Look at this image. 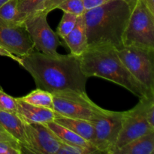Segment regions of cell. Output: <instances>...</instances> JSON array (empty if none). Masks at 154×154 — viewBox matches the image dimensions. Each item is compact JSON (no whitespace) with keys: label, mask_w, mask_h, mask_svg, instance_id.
<instances>
[{"label":"cell","mask_w":154,"mask_h":154,"mask_svg":"<svg viewBox=\"0 0 154 154\" xmlns=\"http://www.w3.org/2000/svg\"><path fill=\"white\" fill-rule=\"evenodd\" d=\"M19 65L31 75L37 88L51 94L63 92L86 93L88 78L83 73L81 58L78 56L48 55L33 51L21 57Z\"/></svg>","instance_id":"obj_1"},{"label":"cell","mask_w":154,"mask_h":154,"mask_svg":"<svg viewBox=\"0 0 154 154\" xmlns=\"http://www.w3.org/2000/svg\"><path fill=\"white\" fill-rule=\"evenodd\" d=\"M132 6L126 0H110L91 10L85 11L84 22L88 48L111 45L120 49Z\"/></svg>","instance_id":"obj_2"},{"label":"cell","mask_w":154,"mask_h":154,"mask_svg":"<svg viewBox=\"0 0 154 154\" xmlns=\"http://www.w3.org/2000/svg\"><path fill=\"white\" fill-rule=\"evenodd\" d=\"M82 72L87 78L98 77L124 87L139 99L154 97V93L137 81L124 66L111 45L87 48L80 57Z\"/></svg>","instance_id":"obj_3"},{"label":"cell","mask_w":154,"mask_h":154,"mask_svg":"<svg viewBox=\"0 0 154 154\" xmlns=\"http://www.w3.org/2000/svg\"><path fill=\"white\" fill-rule=\"evenodd\" d=\"M123 46L154 48V13L144 0H136L123 38Z\"/></svg>","instance_id":"obj_4"},{"label":"cell","mask_w":154,"mask_h":154,"mask_svg":"<svg viewBox=\"0 0 154 154\" xmlns=\"http://www.w3.org/2000/svg\"><path fill=\"white\" fill-rule=\"evenodd\" d=\"M117 53L132 76L154 93V48L123 46Z\"/></svg>","instance_id":"obj_5"},{"label":"cell","mask_w":154,"mask_h":154,"mask_svg":"<svg viewBox=\"0 0 154 154\" xmlns=\"http://www.w3.org/2000/svg\"><path fill=\"white\" fill-rule=\"evenodd\" d=\"M52 95L54 112L64 117L93 123L104 110L94 103L87 93L63 92Z\"/></svg>","instance_id":"obj_6"},{"label":"cell","mask_w":154,"mask_h":154,"mask_svg":"<svg viewBox=\"0 0 154 154\" xmlns=\"http://www.w3.org/2000/svg\"><path fill=\"white\" fill-rule=\"evenodd\" d=\"M48 12L40 11L29 16L23 24L25 26L34 48L37 51L48 54H57V48L61 43L58 35L50 27L47 20Z\"/></svg>","instance_id":"obj_7"},{"label":"cell","mask_w":154,"mask_h":154,"mask_svg":"<svg viewBox=\"0 0 154 154\" xmlns=\"http://www.w3.org/2000/svg\"><path fill=\"white\" fill-rule=\"evenodd\" d=\"M123 111L104 109L93 123L94 146L101 153L113 154L122 127Z\"/></svg>","instance_id":"obj_8"},{"label":"cell","mask_w":154,"mask_h":154,"mask_svg":"<svg viewBox=\"0 0 154 154\" xmlns=\"http://www.w3.org/2000/svg\"><path fill=\"white\" fill-rule=\"evenodd\" d=\"M0 46L21 57L34 51V45L23 24L0 18Z\"/></svg>","instance_id":"obj_9"},{"label":"cell","mask_w":154,"mask_h":154,"mask_svg":"<svg viewBox=\"0 0 154 154\" xmlns=\"http://www.w3.org/2000/svg\"><path fill=\"white\" fill-rule=\"evenodd\" d=\"M153 131L154 129L150 126L146 120L142 102L140 100L133 108L123 111L121 130L114 150L120 148L138 137Z\"/></svg>","instance_id":"obj_10"},{"label":"cell","mask_w":154,"mask_h":154,"mask_svg":"<svg viewBox=\"0 0 154 154\" xmlns=\"http://www.w3.org/2000/svg\"><path fill=\"white\" fill-rule=\"evenodd\" d=\"M28 141V153L56 154L62 141L44 123L23 121Z\"/></svg>","instance_id":"obj_11"},{"label":"cell","mask_w":154,"mask_h":154,"mask_svg":"<svg viewBox=\"0 0 154 154\" xmlns=\"http://www.w3.org/2000/svg\"><path fill=\"white\" fill-rule=\"evenodd\" d=\"M0 124L22 147V153H28V141L23 120L17 113L0 110Z\"/></svg>","instance_id":"obj_12"},{"label":"cell","mask_w":154,"mask_h":154,"mask_svg":"<svg viewBox=\"0 0 154 154\" xmlns=\"http://www.w3.org/2000/svg\"><path fill=\"white\" fill-rule=\"evenodd\" d=\"M17 114L26 123H45L53 121L55 117L54 110L43 107L35 106L31 105L20 98H17Z\"/></svg>","instance_id":"obj_13"},{"label":"cell","mask_w":154,"mask_h":154,"mask_svg":"<svg viewBox=\"0 0 154 154\" xmlns=\"http://www.w3.org/2000/svg\"><path fill=\"white\" fill-rule=\"evenodd\" d=\"M63 40L73 55L81 57L85 53L88 48V44L84 14L78 16L75 28Z\"/></svg>","instance_id":"obj_14"},{"label":"cell","mask_w":154,"mask_h":154,"mask_svg":"<svg viewBox=\"0 0 154 154\" xmlns=\"http://www.w3.org/2000/svg\"><path fill=\"white\" fill-rule=\"evenodd\" d=\"M54 121L73 131L94 146L95 129L93 123L82 119L64 117L57 113H55Z\"/></svg>","instance_id":"obj_15"},{"label":"cell","mask_w":154,"mask_h":154,"mask_svg":"<svg viewBox=\"0 0 154 154\" xmlns=\"http://www.w3.org/2000/svg\"><path fill=\"white\" fill-rule=\"evenodd\" d=\"M154 152V131L145 134L117 149L113 154H153Z\"/></svg>","instance_id":"obj_16"},{"label":"cell","mask_w":154,"mask_h":154,"mask_svg":"<svg viewBox=\"0 0 154 154\" xmlns=\"http://www.w3.org/2000/svg\"><path fill=\"white\" fill-rule=\"evenodd\" d=\"M47 126L60 138L62 142L66 143L69 144H75V145L84 146V147H90V148L96 149L93 144L88 141L85 140L74 132L73 131L70 130L68 128L56 123L55 121H50L48 123H45ZM97 150V149H96ZM100 153V152H99Z\"/></svg>","instance_id":"obj_17"},{"label":"cell","mask_w":154,"mask_h":154,"mask_svg":"<svg viewBox=\"0 0 154 154\" xmlns=\"http://www.w3.org/2000/svg\"><path fill=\"white\" fill-rule=\"evenodd\" d=\"M47 0H17V17L16 23L23 24L30 15L44 10Z\"/></svg>","instance_id":"obj_18"},{"label":"cell","mask_w":154,"mask_h":154,"mask_svg":"<svg viewBox=\"0 0 154 154\" xmlns=\"http://www.w3.org/2000/svg\"><path fill=\"white\" fill-rule=\"evenodd\" d=\"M20 99L31 105L54 110L53 95L46 90L37 88Z\"/></svg>","instance_id":"obj_19"},{"label":"cell","mask_w":154,"mask_h":154,"mask_svg":"<svg viewBox=\"0 0 154 154\" xmlns=\"http://www.w3.org/2000/svg\"><path fill=\"white\" fill-rule=\"evenodd\" d=\"M78 16L72 13L63 12V17L57 29V34L62 38H64L72 31L76 25Z\"/></svg>","instance_id":"obj_20"},{"label":"cell","mask_w":154,"mask_h":154,"mask_svg":"<svg viewBox=\"0 0 154 154\" xmlns=\"http://www.w3.org/2000/svg\"><path fill=\"white\" fill-rule=\"evenodd\" d=\"M17 14V0H8L0 6V18L3 20L15 23Z\"/></svg>","instance_id":"obj_21"},{"label":"cell","mask_w":154,"mask_h":154,"mask_svg":"<svg viewBox=\"0 0 154 154\" xmlns=\"http://www.w3.org/2000/svg\"><path fill=\"white\" fill-rule=\"evenodd\" d=\"M100 153L98 150L95 148L84 147V146L69 144L62 142L60 148L56 154H93Z\"/></svg>","instance_id":"obj_22"},{"label":"cell","mask_w":154,"mask_h":154,"mask_svg":"<svg viewBox=\"0 0 154 154\" xmlns=\"http://www.w3.org/2000/svg\"><path fill=\"white\" fill-rule=\"evenodd\" d=\"M0 110L11 113H17V98L7 94L2 89H0Z\"/></svg>","instance_id":"obj_23"},{"label":"cell","mask_w":154,"mask_h":154,"mask_svg":"<svg viewBox=\"0 0 154 154\" xmlns=\"http://www.w3.org/2000/svg\"><path fill=\"white\" fill-rule=\"evenodd\" d=\"M143 105L145 118L150 126L154 129V97L140 99Z\"/></svg>","instance_id":"obj_24"},{"label":"cell","mask_w":154,"mask_h":154,"mask_svg":"<svg viewBox=\"0 0 154 154\" xmlns=\"http://www.w3.org/2000/svg\"><path fill=\"white\" fill-rule=\"evenodd\" d=\"M0 141H6V142H8L10 144H11L12 145L14 146L15 147H17V149L20 150L21 153H22V147H21L20 144L11 136L9 133H8L6 132L5 129L1 126L0 124Z\"/></svg>","instance_id":"obj_25"},{"label":"cell","mask_w":154,"mask_h":154,"mask_svg":"<svg viewBox=\"0 0 154 154\" xmlns=\"http://www.w3.org/2000/svg\"><path fill=\"white\" fill-rule=\"evenodd\" d=\"M0 154H22L20 150L6 141H0Z\"/></svg>","instance_id":"obj_26"},{"label":"cell","mask_w":154,"mask_h":154,"mask_svg":"<svg viewBox=\"0 0 154 154\" xmlns=\"http://www.w3.org/2000/svg\"><path fill=\"white\" fill-rule=\"evenodd\" d=\"M81 1L83 2L85 10L88 11L99 7L105 3L108 2L110 0H81Z\"/></svg>","instance_id":"obj_27"},{"label":"cell","mask_w":154,"mask_h":154,"mask_svg":"<svg viewBox=\"0 0 154 154\" xmlns=\"http://www.w3.org/2000/svg\"><path fill=\"white\" fill-rule=\"evenodd\" d=\"M0 56H1V57H8V58H11V60H14L15 62H17L18 64H20V57L11 54V53L9 52V51H7L6 49L2 48L1 46H0Z\"/></svg>","instance_id":"obj_28"},{"label":"cell","mask_w":154,"mask_h":154,"mask_svg":"<svg viewBox=\"0 0 154 154\" xmlns=\"http://www.w3.org/2000/svg\"><path fill=\"white\" fill-rule=\"evenodd\" d=\"M144 1L146 2L150 11L154 13V0H144Z\"/></svg>","instance_id":"obj_29"},{"label":"cell","mask_w":154,"mask_h":154,"mask_svg":"<svg viewBox=\"0 0 154 154\" xmlns=\"http://www.w3.org/2000/svg\"><path fill=\"white\" fill-rule=\"evenodd\" d=\"M126 1H127L128 2H129V4H130L133 7L134 5H135V2H136V0H126Z\"/></svg>","instance_id":"obj_30"},{"label":"cell","mask_w":154,"mask_h":154,"mask_svg":"<svg viewBox=\"0 0 154 154\" xmlns=\"http://www.w3.org/2000/svg\"><path fill=\"white\" fill-rule=\"evenodd\" d=\"M8 0H0V6L2 5L4 3H5L6 2H8Z\"/></svg>","instance_id":"obj_31"}]
</instances>
